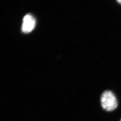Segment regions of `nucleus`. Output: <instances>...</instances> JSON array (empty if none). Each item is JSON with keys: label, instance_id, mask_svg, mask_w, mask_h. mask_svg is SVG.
Returning a JSON list of instances; mask_svg holds the SVG:
<instances>
[{"label": "nucleus", "instance_id": "obj_3", "mask_svg": "<svg viewBox=\"0 0 121 121\" xmlns=\"http://www.w3.org/2000/svg\"><path fill=\"white\" fill-rule=\"evenodd\" d=\"M117 1L119 2V4H121V0H117Z\"/></svg>", "mask_w": 121, "mask_h": 121}, {"label": "nucleus", "instance_id": "obj_2", "mask_svg": "<svg viewBox=\"0 0 121 121\" xmlns=\"http://www.w3.org/2000/svg\"><path fill=\"white\" fill-rule=\"evenodd\" d=\"M36 21L34 17L30 14H27L24 16L22 24V31L24 33H28L34 29Z\"/></svg>", "mask_w": 121, "mask_h": 121}, {"label": "nucleus", "instance_id": "obj_4", "mask_svg": "<svg viewBox=\"0 0 121 121\" xmlns=\"http://www.w3.org/2000/svg\"></svg>", "mask_w": 121, "mask_h": 121}, {"label": "nucleus", "instance_id": "obj_1", "mask_svg": "<svg viewBox=\"0 0 121 121\" xmlns=\"http://www.w3.org/2000/svg\"><path fill=\"white\" fill-rule=\"evenodd\" d=\"M101 103L103 108L108 111L114 110L118 106L115 96L110 91H105L101 96Z\"/></svg>", "mask_w": 121, "mask_h": 121}]
</instances>
